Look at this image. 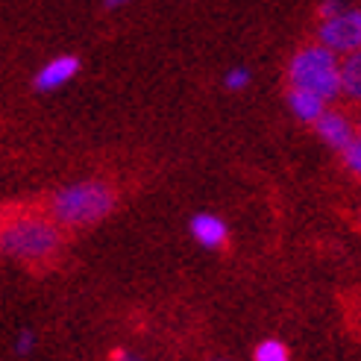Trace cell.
<instances>
[{"mask_svg": "<svg viewBox=\"0 0 361 361\" xmlns=\"http://www.w3.org/2000/svg\"><path fill=\"white\" fill-rule=\"evenodd\" d=\"M62 247V226L42 212H18L0 224V252L21 264H47Z\"/></svg>", "mask_w": 361, "mask_h": 361, "instance_id": "obj_1", "label": "cell"}, {"mask_svg": "<svg viewBox=\"0 0 361 361\" xmlns=\"http://www.w3.org/2000/svg\"><path fill=\"white\" fill-rule=\"evenodd\" d=\"M118 206V194L106 179H80V183L62 185L50 197L47 214L62 229H82L94 226L109 218Z\"/></svg>", "mask_w": 361, "mask_h": 361, "instance_id": "obj_2", "label": "cell"}, {"mask_svg": "<svg viewBox=\"0 0 361 361\" xmlns=\"http://www.w3.org/2000/svg\"><path fill=\"white\" fill-rule=\"evenodd\" d=\"M288 85L312 88L320 97L335 100L341 97V56L323 47L320 42L302 44L291 59H288Z\"/></svg>", "mask_w": 361, "mask_h": 361, "instance_id": "obj_3", "label": "cell"}, {"mask_svg": "<svg viewBox=\"0 0 361 361\" xmlns=\"http://www.w3.org/2000/svg\"><path fill=\"white\" fill-rule=\"evenodd\" d=\"M317 42L323 47H329L332 53H338L341 59L350 56V53L361 50V9H344L326 21H320L317 27Z\"/></svg>", "mask_w": 361, "mask_h": 361, "instance_id": "obj_4", "label": "cell"}, {"mask_svg": "<svg viewBox=\"0 0 361 361\" xmlns=\"http://www.w3.org/2000/svg\"><path fill=\"white\" fill-rule=\"evenodd\" d=\"M314 133H317V138L326 144V147H332V150H338V153H344L350 144L355 141V135H358V126L344 115V112H338V109H326L320 118H317V123H314Z\"/></svg>", "mask_w": 361, "mask_h": 361, "instance_id": "obj_5", "label": "cell"}, {"mask_svg": "<svg viewBox=\"0 0 361 361\" xmlns=\"http://www.w3.org/2000/svg\"><path fill=\"white\" fill-rule=\"evenodd\" d=\"M80 74V56H71V53H62V56H53L50 62H44L32 77L35 92H56L65 82H71Z\"/></svg>", "mask_w": 361, "mask_h": 361, "instance_id": "obj_6", "label": "cell"}, {"mask_svg": "<svg viewBox=\"0 0 361 361\" xmlns=\"http://www.w3.org/2000/svg\"><path fill=\"white\" fill-rule=\"evenodd\" d=\"M288 109L294 112L297 121L302 123H317V118L329 109V100L326 97H320L317 92H312V88H300V85H288Z\"/></svg>", "mask_w": 361, "mask_h": 361, "instance_id": "obj_7", "label": "cell"}, {"mask_svg": "<svg viewBox=\"0 0 361 361\" xmlns=\"http://www.w3.org/2000/svg\"><path fill=\"white\" fill-rule=\"evenodd\" d=\"M191 235L194 241L206 247V250H221L226 244V235H229V229L224 224V218H218V214H212V212H200V214H194L191 224Z\"/></svg>", "mask_w": 361, "mask_h": 361, "instance_id": "obj_8", "label": "cell"}, {"mask_svg": "<svg viewBox=\"0 0 361 361\" xmlns=\"http://www.w3.org/2000/svg\"><path fill=\"white\" fill-rule=\"evenodd\" d=\"M341 92L344 97L361 103V50L341 59Z\"/></svg>", "mask_w": 361, "mask_h": 361, "instance_id": "obj_9", "label": "cell"}, {"mask_svg": "<svg viewBox=\"0 0 361 361\" xmlns=\"http://www.w3.org/2000/svg\"><path fill=\"white\" fill-rule=\"evenodd\" d=\"M256 361H291V353H288V347L282 344V341H262V344L256 347Z\"/></svg>", "mask_w": 361, "mask_h": 361, "instance_id": "obj_10", "label": "cell"}, {"mask_svg": "<svg viewBox=\"0 0 361 361\" xmlns=\"http://www.w3.org/2000/svg\"><path fill=\"white\" fill-rule=\"evenodd\" d=\"M247 85H250V71L247 68H229L224 74V88H229V92H244Z\"/></svg>", "mask_w": 361, "mask_h": 361, "instance_id": "obj_11", "label": "cell"}, {"mask_svg": "<svg viewBox=\"0 0 361 361\" xmlns=\"http://www.w3.org/2000/svg\"><path fill=\"white\" fill-rule=\"evenodd\" d=\"M344 156V165H347V171L350 173H355V176H361V135H355V141L350 144V147L341 153Z\"/></svg>", "mask_w": 361, "mask_h": 361, "instance_id": "obj_12", "label": "cell"}, {"mask_svg": "<svg viewBox=\"0 0 361 361\" xmlns=\"http://www.w3.org/2000/svg\"><path fill=\"white\" fill-rule=\"evenodd\" d=\"M32 350H35V335H32L30 329L18 332V341H15V353H18V355H30Z\"/></svg>", "mask_w": 361, "mask_h": 361, "instance_id": "obj_13", "label": "cell"}, {"mask_svg": "<svg viewBox=\"0 0 361 361\" xmlns=\"http://www.w3.org/2000/svg\"><path fill=\"white\" fill-rule=\"evenodd\" d=\"M344 9H347L344 0H323L320 9H317V15H320V21H326V18H332V15H338V12H344Z\"/></svg>", "mask_w": 361, "mask_h": 361, "instance_id": "obj_14", "label": "cell"}, {"mask_svg": "<svg viewBox=\"0 0 361 361\" xmlns=\"http://www.w3.org/2000/svg\"><path fill=\"white\" fill-rule=\"evenodd\" d=\"M130 0H103V9L106 12H115V9H123Z\"/></svg>", "mask_w": 361, "mask_h": 361, "instance_id": "obj_15", "label": "cell"}, {"mask_svg": "<svg viewBox=\"0 0 361 361\" xmlns=\"http://www.w3.org/2000/svg\"><path fill=\"white\" fill-rule=\"evenodd\" d=\"M112 361H141L135 353H126V350H118L115 355H112Z\"/></svg>", "mask_w": 361, "mask_h": 361, "instance_id": "obj_16", "label": "cell"}, {"mask_svg": "<svg viewBox=\"0 0 361 361\" xmlns=\"http://www.w3.org/2000/svg\"><path fill=\"white\" fill-rule=\"evenodd\" d=\"M358 135H361V118H358Z\"/></svg>", "mask_w": 361, "mask_h": 361, "instance_id": "obj_17", "label": "cell"}]
</instances>
